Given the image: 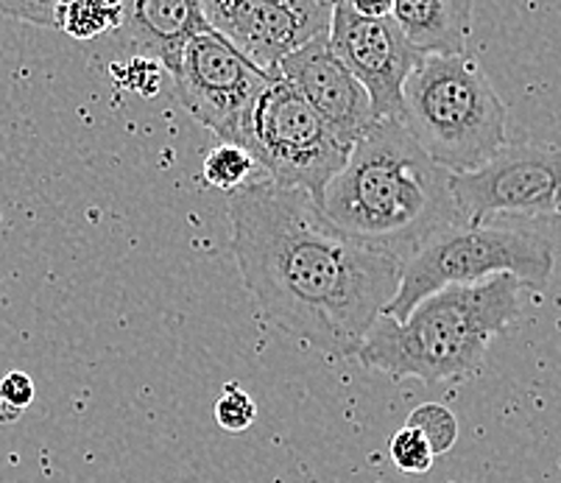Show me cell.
Wrapping results in <instances>:
<instances>
[{
  "label": "cell",
  "mask_w": 561,
  "mask_h": 483,
  "mask_svg": "<svg viewBox=\"0 0 561 483\" xmlns=\"http://www.w3.org/2000/svg\"><path fill=\"white\" fill-rule=\"evenodd\" d=\"M232 254L274 327L355 358L400 286V261L335 230L305 193L257 180L229 196Z\"/></svg>",
  "instance_id": "cell-1"
},
{
  "label": "cell",
  "mask_w": 561,
  "mask_h": 483,
  "mask_svg": "<svg viewBox=\"0 0 561 483\" xmlns=\"http://www.w3.org/2000/svg\"><path fill=\"white\" fill-rule=\"evenodd\" d=\"M319 210L352 241L400 263L458 218L450 174L413 143L400 120H377L352 146Z\"/></svg>",
  "instance_id": "cell-2"
},
{
  "label": "cell",
  "mask_w": 561,
  "mask_h": 483,
  "mask_svg": "<svg viewBox=\"0 0 561 483\" xmlns=\"http://www.w3.org/2000/svg\"><path fill=\"white\" fill-rule=\"evenodd\" d=\"M514 277H492L478 286H456L422 299L405 322L380 317L355 358L366 369L427 383L472 378L489 344L523 310Z\"/></svg>",
  "instance_id": "cell-3"
},
{
  "label": "cell",
  "mask_w": 561,
  "mask_h": 483,
  "mask_svg": "<svg viewBox=\"0 0 561 483\" xmlns=\"http://www.w3.org/2000/svg\"><path fill=\"white\" fill-rule=\"evenodd\" d=\"M413 143L450 176L472 174L508 143V110L476 59L425 56L402 88Z\"/></svg>",
  "instance_id": "cell-4"
},
{
  "label": "cell",
  "mask_w": 561,
  "mask_h": 483,
  "mask_svg": "<svg viewBox=\"0 0 561 483\" xmlns=\"http://www.w3.org/2000/svg\"><path fill=\"white\" fill-rule=\"evenodd\" d=\"M553 274V246L525 230L483 223H450L400 263V286L382 317L405 322L422 299L492 277H514L523 288L545 291Z\"/></svg>",
  "instance_id": "cell-5"
},
{
  "label": "cell",
  "mask_w": 561,
  "mask_h": 483,
  "mask_svg": "<svg viewBox=\"0 0 561 483\" xmlns=\"http://www.w3.org/2000/svg\"><path fill=\"white\" fill-rule=\"evenodd\" d=\"M234 143L252 154L263 180L305 193L316 207L350 157L283 76L254 95Z\"/></svg>",
  "instance_id": "cell-6"
},
{
  "label": "cell",
  "mask_w": 561,
  "mask_h": 483,
  "mask_svg": "<svg viewBox=\"0 0 561 483\" xmlns=\"http://www.w3.org/2000/svg\"><path fill=\"white\" fill-rule=\"evenodd\" d=\"M450 196L467 223L561 216V146L506 143L472 174L450 176Z\"/></svg>",
  "instance_id": "cell-7"
},
{
  "label": "cell",
  "mask_w": 561,
  "mask_h": 483,
  "mask_svg": "<svg viewBox=\"0 0 561 483\" xmlns=\"http://www.w3.org/2000/svg\"><path fill=\"white\" fill-rule=\"evenodd\" d=\"M171 79L176 99L193 118L210 129L218 143H234L243 112L277 76L254 68L221 34L207 28L185 45L180 68Z\"/></svg>",
  "instance_id": "cell-8"
},
{
  "label": "cell",
  "mask_w": 561,
  "mask_h": 483,
  "mask_svg": "<svg viewBox=\"0 0 561 483\" xmlns=\"http://www.w3.org/2000/svg\"><path fill=\"white\" fill-rule=\"evenodd\" d=\"M202 14L243 59L268 76L316 37L330 32L333 3L324 0H204Z\"/></svg>",
  "instance_id": "cell-9"
},
{
  "label": "cell",
  "mask_w": 561,
  "mask_h": 483,
  "mask_svg": "<svg viewBox=\"0 0 561 483\" xmlns=\"http://www.w3.org/2000/svg\"><path fill=\"white\" fill-rule=\"evenodd\" d=\"M328 39L333 54L369 95L375 120H400L402 88L422 56L408 45L394 18H358L350 0H341L333 3Z\"/></svg>",
  "instance_id": "cell-10"
},
{
  "label": "cell",
  "mask_w": 561,
  "mask_h": 483,
  "mask_svg": "<svg viewBox=\"0 0 561 483\" xmlns=\"http://www.w3.org/2000/svg\"><path fill=\"white\" fill-rule=\"evenodd\" d=\"M279 76L308 101L310 110L346 151L377 124L369 95L333 54L328 34L290 54L279 65Z\"/></svg>",
  "instance_id": "cell-11"
},
{
  "label": "cell",
  "mask_w": 561,
  "mask_h": 483,
  "mask_svg": "<svg viewBox=\"0 0 561 483\" xmlns=\"http://www.w3.org/2000/svg\"><path fill=\"white\" fill-rule=\"evenodd\" d=\"M121 28L142 50V56L154 59L173 76L182 62L185 45L210 25L204 20L202 3L193 0H135L124 3Z\"/></svg>",
  "instance_id": "cell-12"
},
{
  "label": "cell",
  "mask_w": 561,
  "mask_h": 483,
  "mask_svg": "<svg viewBox=\"0 0 561 483\" xmlns=\"http://www.w3.org/2000/svg\"><path fill=\"white\" fill-rule=\"evenodd\" d=\"M391 18L416 54L461 56L472 28L469 0H397Z\"/></svg>",
  "instance_id": "cell-13"
},
{
  "label": "cell",
  "mask_w": 561,
  "mask_h": 483,
  "mask_svg": "<svg viewBox=\"0 0 561 483\" xmlns=\"http://www.w3.org/2000/svg\"><path fill=\"white\" fill-rule=\"evenodd\" d=\"M257 174L260 171L257 165H254L252 154L238 143H218L204 154V182L210 187H216V191L229 193V196L243 191V187L252 185V182H257L254 180Z\"/></svg>",
  "instance_id": "cell-14"
},
{
  "label": "cell",
  "mask_w": 561,
  "mask_h": 483,
  "mask_svg": "<svg viewBox=\"0 0 561 483\" xmlns=\"http://www.w3.org/2000/svg\"><path fill=\"white\" fill-rule=\"evenodd\" d=\"M124 23V3H99V0H79V3H59L56 25L73 39H95L110 28Z\"/></svg>",
  "instance_id": "cell-15"
},
{
  "label": "cell",
  "mask_w": 561,
  "mask_h": 483,
  "mask_svg": "<svg viewBox=\"0 0 561 483\" xmlns=\"http://www.w3.org/2000/svg\"><path fill=\"white\" fill-rule=\"evenodd\" d=\"M405 428L416 430L427 441L433 456H442V452L453 450V445L458 439V419L453 416L450 409L438 403H425L420 409H413L405 422Z\"/></svg>",
  "instance_id": "cell-16"
},
{
  "label": "cell",
  "mask_w": 561,
  "mask_h": 483,
  "mask_svg": "<svg viewBox=\"0 0 561 483\" xmlns=\"http://www.w3.org/2000/svg\"><path fill=\"white\" fill-rule=\"evenodd\" d=\"M254 416H257V405H254L252 394L241 383L229 380L216 400V422L221 425V430L243 434V430L252 428Z\"/></svg>",
  "instance_id": "cell-17"
},
{
  "label": "cell",
  "mask_w": 561,
  "mask_h": 483,
  "mask_svg": "<svg viewBox=\"0 0 561 483\" xmlns=\"http://www.w3.org/2000/svg\"><path fill=\"white\" fill-rule=\"evenodd\" d=\"M391 461L397 464V470L408 472V475H425L433 467V450L427 447V441L422 439L413 428H400L391 439Z\"/></svg>",
  "instance_id": "cell-18"
},
{
  "label": "cell",
  "mask_w": 561,
  "mask_h": 483,
  "mask_svg": "<svg viewBox=\"0 0 561 483\" xmlns=\"http://www.w3.org/2000/svg\"><path fill=\"white\" fill-rule=\"evenodd\" d=\"M115 68L117 81L124 88H131L140 95H157V88H160V65L149 56H137L129 65H112Z\"/></svg>",
  "instance_id": "cell-19"
},
{
  "label": "cell",
  "mask_w": 561,
  "mask_h": 483,
  "mask_svg": "<svg viewBox=\"0 0 561 483\" xmlns=\"http://www.w3.org/2000/svg\"><path fill=\"white\" fill-rule=\"evenodd\" d=\"M0 14L18 18V20H23V23L45 25V28H59V25H56L59 3H37V0H20V3H0Z\"/></svg>",
  "instance_id": "cell-20"
},
{
  "label": "cell",
  "mask_w": 561,
  "mask_h": 483,
  "mask_svg": "<svg viewBox=\"0 0 561 483\" xmlns=\"http://www.w3.org/2000/svg\"><path fill=\"white\" fill-rule=\"evenodd\" d=\"M0 400L23 414L34 403V380L25 372H9L0 380Z\"/></svg>",
  "instance_id": "cell-21"
},
{
  "label": "cell",
  "mask_w": 561,
  "mask_h": 483,
  "mask_svg": "<svg viewBox=\"0 0 561 483\" xmlns=\"http://www.w3.org/2000/svg\"><path fill=\"white\" fill-rule=\"evenodd\" d=\"M352 12L358 14V18L366 20H380V18H391V9H394V0H350Z\"/></svg>",
  "instance_id": "cell-22"
},
{
  "label": "cell",
  "mask_w": 561,
  "mask_h": 483,
  "mask_svg": "<svg viewBox=\"0 0 561 483\" xmlns=\"http://www.w3.org/2000/svg\"><path fill=\"white\" fill-rule=\"evenodd\" d=\"M20 416H23L20 411H14L12 405H7L3 400H0V425H12V422H18Z\"/></svg>",
  "instance_id": "cell-23"
}]
</instances>
